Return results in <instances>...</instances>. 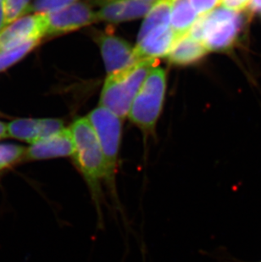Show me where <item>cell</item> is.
<instances>
[{
    "label": "cell",
    "mask_w": 261,
    "mask_h": 262,
    "mask_svg": "<svg viewBox=\"0 0 261 262\" xmlns=\"http://www.w3.org/2000/svg\"><path fill=\"white\" fill-rule=\"evenodd\" d=\"M26 148L13 144H0V171L25 157Z\"/></svg>",
    "instance_id": "obj_17"
},
{
    "label": "cell",
    "mask_w": 261,
    "mask_h": 262,
    "mask_svg": "<svg viewBox=\"0 0 261 262\" xmlns=\"http://www.w3.org/2000/svg\"><path fill=\"white\" fill-rule=\"evenodd\" d=\"M6 27L5 23V13L4 4H0V32Z\"/></svg>",
    "instance_id": "obj_22"
},
{
    "label": "cell",
    "mask_w": 261,
    "mask_h": 262,
    "mask_svg": "<svg viewBox=\"0 0 261 262\" xmlns=\"http://www.w3.org/2000/svg\"><path fill=\"white\" fill-rule=\"evenodd\" d=\"M49 29L48 14L23 15L6 26L0 32V51L31 41H40Z\"/></svg>",
    "instance_id": "obj_6"
},
{
    "label": "cell",
    "mask_w": 261,
    "mask_h": 262,
    "mask_svg": "<svg viewBox=\"0 0 261 262\" xmlns=\"http://www.w3.org/2000/svg\"><path fill=\"white\" fill-rule=\"evenodd\" d=\"M77 2L78 0H34L30 5L28 13L50 14Z\"/></svg>",
    "instance_id": "obj_19"
},
{
    "label": "cell",
    "mask_w": 261,
    "mask_h": 262,
    "mask_svg": "<svg viewBox=\"0 0 261 262\" xmlns=\"http://www.w3.org/2000/svg\"><path fill=\"white\" fill-rule=\"evenodd\" d=\"M40 41H31L8 50L0 51V72L19 61L39 45Z\"/></svg>",
    "instance_id": "obj_16"
},
{
    "label": "cell",
    "mask_w": 261,
    "mask_h": 262,
    "mask_svg": "<svg viewBox=\"0 0 261 262\" xmlns=\"http://www.w3.org/2000/svg\"><path fill=\"white\" fill-rule=\"evenodd\" d=\"M166 89L164 69L154 68L133 100L128 117L144 133H152L162 111Z\"/></svg>",
    "instance_id": "obj_5"
},
{
    "label": "cell",
    "mask_w": 261,
    "mask_h": 262,
    "mask_svg": "<svg viewBox=\"0 0 261 262\" xmlns=\"http://www.w3.org/2000/svg\"><path fill=\"white\" fill-rule=\"evenodd\" d=\"M208 52L202 42L187 34L176 41L166 57L172 64L187 66L199 61Z\"/></svg>",
    "instance_id": "obj_13"
},
{
    "label": "cell",
    "mask_w": 261,
    "mask_h": 262,
    "mask_svg": "<svg viewBox=\"0 0 261 262\" xmlns=\"http://www.w3.org/2000/svg\"><path fill=\"white\" fill-rule=\"evenodd\" d=\"M157 59H143L128 68L108 75L102 90L99 105L110 110L117 117H128L133 100L149 72L157 67Z\"/></svg>",
    "instance_id": "obj_2"
},
{
    "label": "cell",
    "mask_w": 261,
    "mask_h": 262,
    "mask_svg": "<svg viewBox=\"0 0 261 262\" xmlns=\"http://www.w3.org/2000/svg\"><path fill=\"white\" fill-rule=\"evenodd\" d=\"M199 16L206 15L222 5L223 0H189Z\"/></svg>",
    "instance_id": "obj_20"
},
{
    "label": "cell",
    "mask_w": 261,
    "mask_h": 262,
    "mask_svg": "<svg viewBox=\"0 0 261 262\" xmlns=\"http://www.w3.org/2000/svg\"><path fill=\"white\" fill-rule=\"evenodd\" d=\"M48 15L47 35L64 34L97 21L96 12L85 3H76Z\"/></svg>",
    "instance_id": "obj_7"
},
{
    "label": "cell",
    "mask_w": 261,
    "mask_h": 262,
    "mask_svg": "<svg viewBox=\"0 0 261 262\" xmlns=\"http://www.w3.org/2000/svg\"><path fill=\"white\" fill-rule=\"evenodd\" d=\"M88 120L96 134L102 150L105 157L107 175L106 190L111 196L112 203L120 209V201L117 193L116 177L118 172V159L122 135V119L105 107H97L89 113Z\"/></svg>",
    "instance_id": "obj_3"
},
{
    "label": "cell",
    "mask_w": 261,
    "mask_h": 262,
    "mask_svg": "<svg viewBox=\"0 0 261 262\" xmlns=\"http://www.w3.org/2000/svg\"><path fill=\"white\" fill-rule=\"evenodd\" d=\"M244 17L224 6L200 16L188 34L205 45L208 51L229 50L238 40Z\"/></svg>",
    "instance_id": "obj_4"
},
{
    "label": "cell",
    "mask_w": 261,
    "mask_h": 262,
    "mask_svg": "<svg viewBox=\"0 0 261 262\" xmlns=\"http://www.w3.org/2000/svg\"><path fill=\"white\" fill-rule=\"evenodd\" d=\"M31 0H5V23L9 25L23 15H28Z\"/></svg>",
    "instance_id": "obj_18"
},
{
    "label": "cell",
    "mask_w": 261,
    "mask_h": 262,
    "mask_svg": "<svg viewBox=\"0 0 261 262\" xmlns=\"http://www.w3.org/2000/svg\"><path fill=\"white\" fill-rule=\"evenodd\" d=\"M172 0H155L150 10L145 15L137 42L156 30L170 27V12Z\"/></svg>",
    "instance_id": "obj_15"
},
{
    "label": "cell",
    "mask_w": 261,
    "mask_h": 262,
    "mask_svg": "<svg viewBox=\"0 0 261 262\" xmlns=\"http://www.w3.org/2000/svg\"><path fill=\"white\" fill-rule=\"evenodd\" d=\"M249 7L251 10L254 11H261V0H251V2L249 4Z\"/></svg>",
    "instance_id": "obj_23"
},
{
    "label": "cell",
    "mask_w": 261,
    "mask_h": 262,
    "mask_svg": "<svg viewBox=\"0 0 261 262\" xmlns=\"http://www.w3.org/2000/svg\"><path fill=\"white\" fill-rule=\"evenodd\" d=\"M99 43L108 75L121 72L138 62L134 47L121 37L113 34L103 35Z\"/></svg>",
    "instance_id": "obj_9"
},
{
    "label": "cell",
    "mask_w": 261,
    "mask_h": 262,
    "mask_svg": "<svg viewBox=\"0 0 261 262\" xmlns=\"http://www.w3.org/2000/svg\"><path fill=\"white\" fill-rule=\"evenodd\" d=\"M117 1H122V0H94V2L98 4V5H108V4H111V3L113 2H117ZM144 1H149V2H153L155 0H144Z\"/></svg>",
    "instance_id": "obj_25"
},
{
    "label": "cell",
    "mask_w": 261,
    "mask_h": 262,
    "mask_svg": "<svg viewBox=\"0 0 261 262\" xmlns=\"http://www.w3.org/2000/svg\"><path fill=\"white\" fill-rule=\"evenodd\" d=\"M64 129L59 119H17L7 125L8 136L32 144Z\"/></svg>",
    "instance_id": "obj_8"
},
{
    "label": "cell",
    "mask_w": 261,
    "mask_h": 262,
    "mask_svg": "<svg viewBox=\"0 0 261 262\" xmlns=\"http://www.w3.org/2000/svg\"><path fill=\"white\" fill-rule=\"evenodd\" d=\"M175 41L170 27L156 30L137 42L134 47L136 59L140 61L143 59H157L167 56Z\"/></svg>",
    "instance_id": "obj_12"
},
{
    "label": "cell",
    "mask_w": 261,
    "mask_h": 262,
    "mask_svg": "<svg viewBox=\"0 0 261 262\" xmlns=\"http://www.w3.org/2000/svg\"><path fill=\"white\" fill-rule=\"evenodd\" d=\"M199 17L189 0H172L170 28L176 41L189 33Z\"/></svg>",
    "instance_id": "obj_14"
},
{
    "label": "cell",
    "mask_w": 261,
    "mask_h": 262,
    "mask_svg": "<svg viewBox=\"0 0 261 262\" xmlns=\"http://www.w3.org/2000/svg\"><path fill=\"white\" fill-rule=\"evenodd\" d=\"M8 137L7 124L0 121V140Z\"/></svg>",
    "instance_id": "obj_24"
},
{
    "label": "cell",
    "mask_w": 261,
    "mask_h": 262,
    "mask_svg": "<svg viewBox=\"0 0 261 262\" xmlns=\"http://www.w3.org/2000/svg\"><path fill=\"white\" fill-rule=\"evenodd\" d=\"M74 153V142L70 128L61 131L31 144L26 148L27 161H41L48 159L72 156Z\"/></svg>",
    "instance_id": "obj_10"
},
{
    "label": "cell",
    "mask_w": 261,
    "mask_h": 262,
    "mask_svg": "<svg viewBox=\"0 0 261 262\" xmlns=\"http://www.w3.org/2000/svg\"><path fill=\"white\" fill-rule=\"evenodd\" d=\"M153 2L144 0H122L103 5L97 11V20L120 23L145 16Z\"/></svg>",
    "instance_id": "obj_11"
},
{
    "label": "cell",
    "mask_w": 261,
    "mask_h": 262,
    "mask_svg": "<svg viewBox=\"0 0 261 262\" xmlns=\"http://www.w3.org/2000/svg\"><path fill=\"white\" fill-rule=\"evenodd\" d=\"M74 142L72 161L89 188L98 216V225H103V185H105L107 166L96 134L86 117L79 118L69 127Z\"/></svg>",
    "instance_id": "obj_1"
},
{
    "label": "cell",
    "mask_w": 261,
    "mask_h": 262,
    "mask_svg": "<svg viewBox=\"0 0 261 262\" xmlns=\"http://www.w3.org/2000/svg\"><path fill=\"white\" fill-rule=\"evenodd\" d=\"M251 0H223L222 6L230 9V10H244L247 5H249Z\"/></svg>",
    "instance_id": "obj_21"
},
{
    "label": "cell",
    "mask_w": 261,
    "mask_h": 262,
    "mask_svg": "<svg viewBox=\"0 0 261 262\" xmlns=\"http://www.w3.org/2000/svg\"><path fill=\"white\" fill-rule=\"evenodd\" d=\"M258 262H261V260H260V261H258Z\"/></svg>",
    "instance_id": "obj_27"
},
{
    "label": "cell",
    "mask_w": 261,
    "mask_h": 262,
    "mask_svg": "<svg viewBox=\"0 0 261 262\" xmlns=\"http://www.w3.org/2000/svg\"><path fill=\"white\" fill-rule=\"evenodd\" d=\"M4 1H5V0H0V4H4Z\"/></svg>",
    "instance_id": "obj_26"
}]
</instances>
